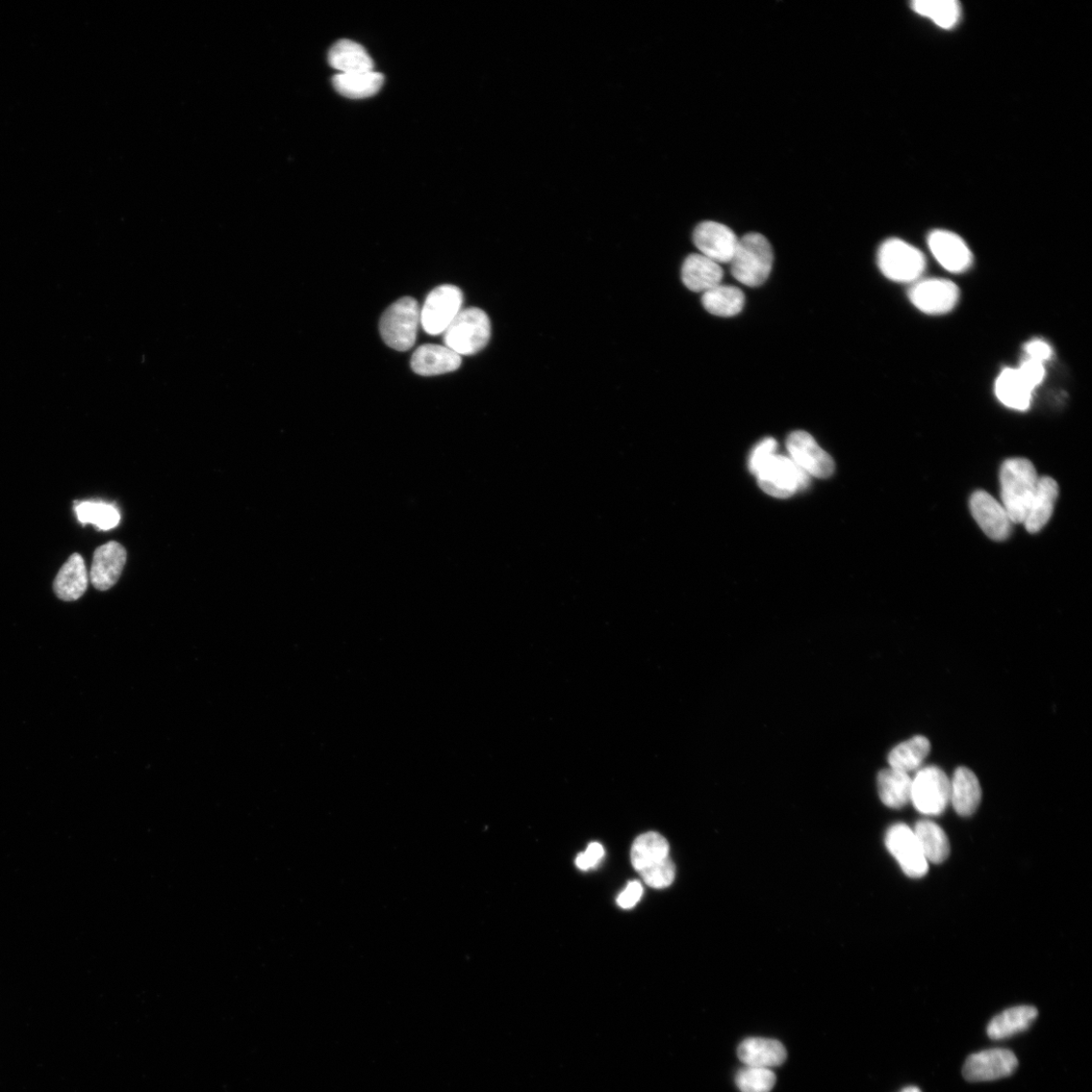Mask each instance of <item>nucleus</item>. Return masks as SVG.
Returning a JSON list of instances; mask_svg holds the SVG:
<instances>
[{
    "label": "nucleus",
    "mask_w": 1092,
    "mask_h": 1092,
    "mask_svg": "<svg viewBox=\"0 0 1092 1092\" xmlns=\"http://www.w3.org/2000/svg\"><path fill=\"white\" fill-rule=\"evenodd\" d=\"M1039 478L1034 465L1026 459L1018 457L1004 463L1000 475L1002 504L1012 523H1024Z\"/></svg>",
    "instance_id": "nucleus-1"
},
{
    "label": "nucleus",
    "mask_w": 1092,
    "mask_h": 1092,
    "mask_svg": "<svg viewBox=\"0 0 1092 1092\" xmlns=\"http://www.w3.org/2000/svg\"><path fill=\"white\" fill-rule=\"evenodd\" d=\"M773 264L774 252L769 240L761 234L749 233L740 238L729 264L736 281L757 288L766 283Z\"/></svg>",
    "instance_id": "nucleus-2"
},
{
    "label": "nucleus",
    "mask_w": 1092,
    "mask_h": 1092,
    "mask_svg": "<svg viewBox=\"0 0 1092 1092\" xmlns=\"http://www.w3.org/2000/svg\"><path fill=\"white\" fill-rule=\"evenodd\" d=\"M420 324L421 308L418 301L405 297L395 301L385 311L379 321V332L388 346L398 351H407L416 342Z\"/></svg>",
    "instance_id": "nucleus-3"
},
{
    "label": "nucleus",
    "mask_w": 1092,
    "mask_h": 1092,
    "mask_svg": "<svg viewBox=\"0 0 1092 1092\" xmlns=\"http://www.w3.org/2000/svg\"><path fill=\"white\" fill-rule=\"evenodd\" d=\"M444 345L461 355H474L484 349L491 338V322L488 315L478 308H468L446 329Z\"/></svg>",
    "instance_id": "nucleus-4"
},
{
    "label": "nucleus",
    "mask_w": 1092,
    "mask_h": 1092,
    "mask_svg": "<svg viewBox=\"0 0 1092 1092\" xmlns=\"http://www.w3.org/2000/svg\"><path fill=\"white\" fill-rule=\"evenodd\" d=\"M881 272L897 283H916L926 270L924 254L912 245L898 239L882 243L877 254Z\"/></svg>",
    "instance_id": "nucleus-5"
},
{
    "label": "nucleus",
    "mask_w": 1092,
    "mask_h": 1092,
    "mask_svg": "<svg viewBox=\"0 0 1092 1092\" xmlns=\"http://www.w3.org/2000/svg\"><path fill=\"white\" fill-rule=\"evenodd\" d=\"M756 476L761 490L780 499L790 498L809 485V475L790 457L779 454H773Z\"/></svg>",
    "instance_id": "nucleus-6"
},
{
    "label": "nucleus",
    "mask_w": 1092,
    "mask_h": 1092,
    "mask_svg": "<svg viewBox=\"0 0 1092 1092\" xmlns=\"http://www.w3.org/2000/svg\"><path fill=\"white\" fill-rule=\"evenodd\" d=\"M951 781L936 766L921 769L912 780L911 801L925 816L942 815L950 803Z\"/></svg>",
    "instance_id": "nucleus-7"
},
{
    "label": "nucleus",
    "mask_w": 1092,
    "mask_h": 1092,
    "mask_svg": "<svg viewBox=\"0 0 1092 1092\" xmlns=\"http://www.w3.org/2000/svg\"><path fill=\"white\" fill-rule=\"evenodd\" d=\"M463 292L454 286L443 285L429 294L421 309V325L429 335H440L463 310Z\"/></svg>",
    "instance_id": "nucleus-8"
},
{
    "label": "nucleus",
    "mask_w": 1092,
    "mask_h": 1092,
    "mask_svg": "<svg viewBox=\"0 0 1092 1092\" xmlns=\"http://www.w3.org/2000/svg\"><path fill=\"white\" fill-rule=\"evenodd\" d=\"M885 845L897 859L905 875L922 878L929 871V862L918 842L913 829L904 824H897L887 830Z\"/></svg>",
    "instance_id": "nucleus-9"
},
{
    "label": "nucleus",
    "mask_w": 1092,
    "mask_h": 1092,
    "mask_svg": "<svg viewBox=\"0 0 1092 1092\" xmlns=\"http://www.w3.org/2000/svg\"><path fill=\"white\" fill-rule=\"evenodd\" d=\"M908 297L920 311L929 315H942L956 307L960 292L948 279L929 278L914 283Z\"/></svg>",
    "instance_id": "nucleus-10"
},
{
    "label": "nucleus",
    "mask_w": 1092,
    "mask_h": 1092,
    "mask_svg": "<svg viewBox=\"0 0 1092 1092\" xmlns=\"http://www.w3.org/2000/svg\"><path fill=\"white\" fill-rule=\"evenodd\" d=\"M1019 1061L1006 1049H990L970 1055L963 1066V1076L969 1082L1002 1079L1017 1071Z\"/></svg>",
    "instance_id": "nucleus-11"
},
{
    "label": "nucleus",
    "mask_w": 1092,
    "mask_h": 1092,
    "mask_svg": "<svg viewBox=\"0 0 1092 1092\" xmlns=\"http://www.w3.org/2000/svg\"><path fill=\"white\" fill-rule=\"evenodd\" d=\"M740 238L723 224L706 221L693 233V242L702 256L717 264H730Z\"/></svg>",
    "instance_id": "nucleus-12"
},
{
    "label": "nucleus",
    "mask_w": 1092,
    "mask_h": 1092,
    "mask_svg": "<svg viewBox=\"0 0 1092 1092\" xmlns=\"http://www.w3.org/2000/svg\"><path fill=\"white\" fill-rule=\"evenodd\" d=\"M793 461L808 475L817 477H829L834 472L831 457L804 431H795L787 440Z\"/></svg>",
    "instance_id": "nucleus-13"
},
{
    "label": "nucleus",
    "mask_w": 1092,
    "mask_h": 1092,
    "mask_svg": "<svg viewBox=\"0 0 1092 1092\" xmlns=\"http://www.w3.org/2000/svg\"><path fill=\"white\" fill-rule=\"evenodd\" d=\"M971 512L985 535L997 542L1005 541L1011 532L1012 522L1002 503L992 495L975 492L970 500Z\"/></svg>",
    "instance_id": "nucleus-14"
},
{
    "label": "nucleus",
    "mask_w": 1092,
    "mask_h": 1092,
    "mask_svg": "<svg viewBox=\"0 0 1092 1092\" xmlns=\"http://www.w3.org/2000/svg\"><path fill=\"white\" fill-rule=\"evenodd\" d=\"M928 244L934 259L948 271L962 273L971 267L972 252L957 234L934 230L929 235Z\"/></svg>",
    "instance_id": "nucleus-15"
},
{
    "label": "nucleus",
    "mask_w": 1092,
    "mask_h": 1092,
    "mask_svg": "<svg viewBox=\"0 0 1092 1092\" xmlns=\"http://www.w3.org/2000/svg\"><path fill=\"white\" fill-rule=\"evenodd\" d=\"M126 562L124 547L116 542L99 546L93 555L89 574L93 587L107 591L116 585Z\"/></svg>",
    "instance_id": "nucleus-16"
},
{
    "label": "nucleus",
    "mask_w": 1092,
    "mask_h": 1092,
    "mask_svg": "<svg viewBox=\"0 0 1092 1092\" xmlns=\"http://www.w3.org/2000/svg\"><path fill=\"white\" fill-rule=\"evenodd\" d=\"M461 355L445 345L426 344L416 349L411 360L412 370L422 376H435L459 370Z\"/></svg>",
    "instance_id": "nucleus-17"
},
{
    "label": "nucleus",
    "mask_w": 1092,
    "mask_h": 1092,
    "mask_svg": "<svg viewBox=\"0 0 1092 1092\" xmlns=\"http://www.w3.org/2000/svg\"><path fill=\"white\" fill-rule=\"evenodd\" d=\"M681 273L686 288L703 294L721 285L724 274L721 264L700 253L685 260Z\"/></svg>",
    "instance_id": "nucleus-18"
},
{
    "label": "nucleus",
    "mask_w": 1092,
    "mask_h": 1092,
    "mask_svg": "<svg viewBox=\"0 0 1092 1092\" xmlns=\"http://www.w3.org/2000/svg\"><path fill=\"white\" fill-rule=\"evenodd\" d=\"M951 781L950 802L960 817L968 818L977 810L982 791L976 775L967 767L958 768Z\"/></svg>",
    "instance_id": "nucleus-19"
},
{
    "label": "nucleus",
    "mask_w": 1092,
    "mask_h": 1092,
    "mask_svg": "<svg viewBox=\"0 0 1092 1092\" xmlns=\"http://www.w3.org/2000/svg\"><path fill=\"white\" fill-rule=\"evenodd\" d=\"M738 1056L746 1066L770 1070L785 1062L787 1052L779 1040L750 1038L740 1045Z\"/></svg>",
    "instance_id": "nucleus-20"
},
{
    "label": "nucleus",
    "mask_w": 1092,
    "mask_h": 1092,
    "mask_svg": "<svg viewBox=\"0 0 1092 1092\" xmlns=\"http://www.w3.org/2000/svg\"><path fill=\"white\" fill-rule=\"evenodd\" d=\"M1058 493L1057 482L1052 477L1042 476L1039 478L1037 489L1024 521L1026 529L1030 533L1039 532L1049 522Z\"/></svg>",
    "instance_id": "nucleus-21"
},
{
    "label": "nucleus",
    "mask_w": 1092,
    "mask_h": 1092,
    "mask_svg": "<svg viewBox=\"0 0 1092 1092\" xmlns=\"http://www.w3.org/2000/svg\"><path fill=\"white\" fill-rule=\"evenodd\" d=\"M89 575L80 553H74L63 565L54 581V591L63 601L80 599L88 587Z\"/></svg>",
    "instance_id": "nucleus-22"
},
{
    "label": "nucleus",
    "mask_w": 1092,
    "mask_h": 1092,
    "mask_svg": "<svg viewBox=\"0 0 1092 1092\" xmlns=\"http://www.w3.org/2000/svg\"><path fill=\"white\" fill-rule=\"evenodd\" d=\"M1034 389L1026 382L1018 369H1005L996 382L998 399L1006 407L1026 411L1030 408Z\"/></svg>",
    "instance_id": "nucleus-23"
},
{
    "label": "nucleus",
    "mask_w": 1092,
    "mask_h": 1092,
    "mask_svg": "<svg viewBox=\"0 0 1092 1092\" xmlns=\"http://www.w3.org/2000/svg\"><path fill=\"white\" fill-rule=\"evenodd\" d=\"M1039 1011L1032 1005H1020L1005 1009L998 1014L987 1026V1035L992 1039H1004L1027 1031L1038 1018Z\"/></svg>",
    "instance_id": "nucleus-24"
},
{
    "label": "nucleus",
    "mask_w": 1092,
    "mask_h": 1092,
    "mask_svg": "<svg viewBox=\"0 0 1092 1092\" xmlns=\"http://www.w3.org/2000/svg\"><path fill=\"white\" fill-rule=\"evenodd\" d=\"M330 66L341 73L367 72L373 70V61L367 50L357 42L340 40L329 51Z\"/></svg>",
    "instance_id": "nucleus-25"
},
{
    "label": "nucleus",
    "mask_w": 1092,
    "mask_h": 1092,
    "mask_svg": "<svg viewBox=\"0 0 1092 1092\" xmlns=\"http://www.w3.org/2000/svg\"><path fill=\"white\" fill-rule=\"evenodd\" d=\"M881 801L894 809H900L911 801L912 779L902 771L888 768L882 770L877 778Z\"/></svg>",
    "instance_id": "nucleus-26"
},
{
    "label": "nucleus",
    "mask_w": 1092,
    "mask_h": 1092,
    "mask_svg": "<svg viewBox=\"0 0 1092 1092\" xmlns=\"http://www.w3.org/2000/svg\"><path fill=\"white\" fill-rule=\"evenodd\" d=\"M384 75L375 71L339 73L335 76V88L343 96L353 99L370 97L382 88Z\"/></svg>",
    "instance_id": "nucleus-27"
},
{
    "label": "nucleus",
    "mask_w": 1092,
    "mask_h": 1092,
    "mask_svg": "<svg viewBox=\"0 0 1092 1092\" xmlns=\"http://www.w3.org/2000/svg\"><path fill=\"white\" fill-rule=\"evenodd\" d=\"M670 857V846L663 835L647 832L634 841L631 848V863L638 872L651 867Z\"/></svg>",
    "instance_id": "nucleus-28"
},
{
    "label": "nucleus",
    "mask_w": 1092,
    "mask_h": 1092,
    "mask_svg": "<svg viewBox=\"0 0 1092 1092\" xmlns=\"http://www.w3.org/2000/svg\"><path fill=\"white\" fill-rule=\"evenodd\" d=\"M745 299L741 289L721 284L703 294L702 304L710 314L719 317H733L743 311Z\"/></svg>",
    "instance_id": "nucleus-29"
},
{
    "label": "nucleus",
    "mask_w": 1092,
    "mask_h": 1092,
    "mask_svg": "<svg viewBox=\"0 0 1092 1092\" xmlns=\"http://www.w3.org/2000/svg\"><path fill=\"white\" fill-rule=\"evenodd\" d=\"M931 752V743L923 735L913 736L912 739L897 746L888 755L889 766L905 773L919 770Z\"/></svg>",
    "instance_id": "nucleus-30"
},
{
    "label": "nucleus",
    "mask_w": 1092,
    "mask_h": 1092,
    "mask_svg": "<svg viewBox=\"0 0 1092 1092\" xmlns=\"http://www.w3.org/2000/svg\"><path fill=\"white\" fill-rule=\"evenodd\" d=\"M928 862L941 864L950 855V843L943 828L931 821L919 822L913 829Z\"/></svg>",
    "instance_id": "nucleus-31"
},
{
    "label": "nucleus",
    "mask_w": 1092,
    "mask_h": 1092,
    "mask_svg": "<svg viewBox=\"0 0 1092 1092\" xmlns=\"http://www.w3.org/2000/svg\"><path fill=\"white\" fill-rule=\"evenodd\" d=\"M911 9L944 30L954 28L961 18V7L956 0H917L911 4Z\"/></svg>",
    "instance_id": "nucleus-32"
},
{
    "label": "nucleus",
    "mask_w": 1092,
    "mask_h": 1092,
    "mask_svg": "<svg viewBox=\"0 0 1092 1092\" xmlns=\"http://www.w3.org/2000/svg\"><path fill=\"white\" fill-rule=\"evenodd\" d=\"M75 513L83 524H93L99 530H111L121 521V514L117 508L104 502L76 503Z\"/></svg>",
    "instance_id": "nucleus-33"
},
{
    "label": "nucleus",
    "mask_w": 1092,
    "mask_h": 1092,
    "mask_svg": "<svg viewBox=\"0 0 1092 1092\" xmlns=\"http://www.w3.org/2000/svg\"><path fill=\"white\" fill-rule=\"evenodd\" d=\"M735 1083L742 1092H771L776 1075L771 1070L746 1066L736 1074Z\"/></svg>",
    "instance_id": "nucleus-34"
},
{
    "label": "nucleus",
    "mask_w": 1092,
    "mask_h": 1092,
    "mask_svg": "<svg viewBox=\"0 0 1092 1092\" xmlns=\"http://www.w3.org/2000/svg\"><path fill=\"white\" fill-rule=\"evenodd\" d=\"M644 881L651 887L662 889L669 887L675 880L676 867L671 857L640 872Z\"/></svg>",
    "instance_id": "nucleus-35"
},
{
    "label": "nucleus",
    "mask_w": 1092,
    "mask_h": 1092,
    "mask_svg": "<svg viewBox=\"0 0 1092 1092\" xmlns=\"http://www.w3.org/2000/svg\"><path fill=\"white\" fill-rule=\"evenodd\" d=\"M777 445L774 439H766L754 449L750 459V470L753 474L757 475L760 467L775 454Z\"/></svg>",
    "instance_id": "nucleus-36"
},
{
    "label": "nucleus",
    "mask_w": 1092,
    "mask_h": 1092,
    "mask_svg": "<svg viewBox=\"0 0 1092 1092\" xmlns=\"http://www.w3.org/2000/svg\"><path fill=\"white\" fill-rule=\"evenodd\" d=\"M1018 370L1021 373V375L1024 377L1026 382L1034 390L1039 384H1042V382L1045 378V375H1046V370H1045L1044 364L1039 363V362L1031 360V359H1027L1025 362H1023V364L1018 369Z\"/></svg>",
    "instance_id": "nucleus-37"
},
{
    "label": "nucleus",
    "mask_w": 1092,
    "mask_h": 1092,
    "mask_svg": "<svg viewBox=\"0 0 1092 1092\" xmlns=\"http://www.w3.org/2000/svg\"><path fill=\"white\" fill-rule=\"evenodd\" d=\"M605 855L604 848L599 843H591L587 850L577 856L576 865L582 871H587L597 866Z\"/></svg>",
    "instance_id": "nucleus-38"
},
{
    "label": "nucleus",
    "mask_w": 1092,
    "mask_h": 1092,
    "mask_svg": "<svg viewBox=\"0 0 1092 1092\" xmlns=\"http://www.w3.org/2000/svg\"><path fill=\"white\" fill-rule=\"evenodd\" d=\"M644 889L639 881L629 882L624 891L617 898V903L624 909L632 908L642 898Z\"/></svg>",
    "instance_id": "nucleus-39"
},
{
    "label": "nucleus",
    "mask_w": 1092,
    "mask_h": 1092,
    "mask_svg": "<svg viewBox=\"0 0 1092 1092\" xmlns=\"http://www.w3.org/2000/svg\"><path fill=\"white\" fill-rule=\"evenodd\" d=\"M1028 359L1045 364L1051 360L1053 355L1052 347L1044 340L1030 341L1025 347Z\"/></svg>",
    "instance_id": "nucleus-40"
},
{
    "label": "nucleus",
    "mask_w": 1092,
    "mask_h": 1092,
    "mask_svg": "<svg viewBox=\"0 0 1092 1092\" xmlns=\"http://www.w3.org/2000/svg\"><path fill=\"white\" fill-rule=\"evenodd\" d=\"M901 1092H922V1090L917 1086H908L905 1087Z\"/></svg>",
    "instance_id": "nucleus-41"
}]
</instances>
